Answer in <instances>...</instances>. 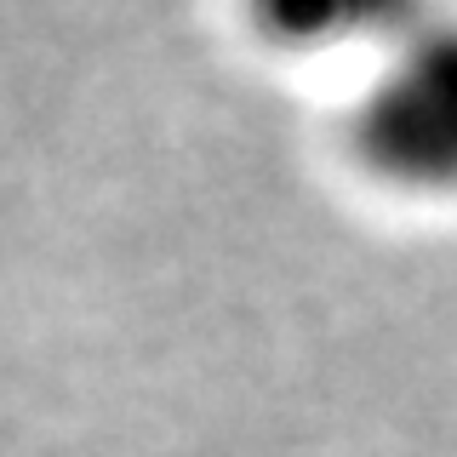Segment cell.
Here are the masks:
<instances>
[{
  "mask_svg": "<svg viewBox=\"0 0 457 457\" xmlns=\"http://www.w3.org/2000/svg\"><path fill=\"white\" fill-rule=\"evenodd\" d=\"M361 154L411 189L457 183V23L423 18L378 57L361 120Z\"/></svg>",
  "mask_w": 457,
  "mask_h": 457,
  "instance_id": "obj_1",
  "label": "cell"
},
{
  "mask_svg": "<svg viewBox=\"0 0 457 457\" xmlns=\"http://www.w3.org/2000/svg\"><path fill=\"white\" fill-rule=\"evenodd\" d=\"M257 23L297 52H343L378 46L389 52L400 35H411L428 12L423 0H252Z\"/></svg>",
  "mask_w": 457,
  "mask_h": 457,
  "instance_id": "obj_2",
  "label": "cell"
}]
</instances>
